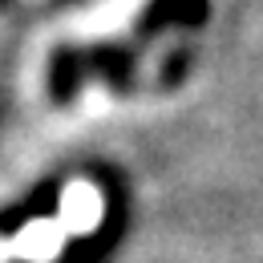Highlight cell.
Segmentation results:
<instances>
[{"instance_id":"2","label":"cell","mask_w":263,"mask_h":263,"mask_svg":"<svg viewBox=\"0 0 263 263\" xmlns=\"http://www.w3.org/2000/svg\"><path fill=\"white\" fill-rule=\"evenodd\" d=\"M101 215H105V198L93 182H85V178H77V182H69L65 195H61V227L69 235H93L101 223Z\"/></svg>"},{"instance_id":"1","label":"cell","mask_w":263,"mask_h":263,"mask_svg":"<svg viewBox=\"0 0 263 263\" xmlns=\"http://www.w3.org/2000/svg\"><path fill=\"white\" fill-rule=\"evenodd\" d=\"M69 231L61 227V219H33L29 227L12 239H0V263L29 259V263H53L65 247Z\"/></svg>"}]
</instances>
